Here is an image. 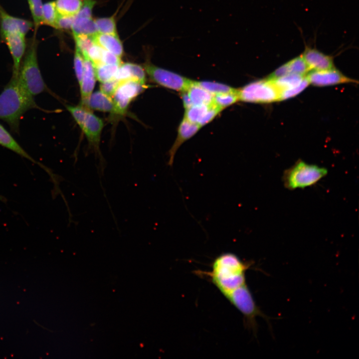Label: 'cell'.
I'll return each instance as SVG.
<instances>
[{
	"instance_id": "33",
	"label": "cell",
	"mask_w": 359,
	"mask_h": 359,
	"mask_svg": "<svg viewBox=\"0 0 359 359\" xmlns=\"http://www.w3.org/2000/svg\"><path fill=\"white\" fill-rule=\"evenodd\" d=\"M84 61V59L82 54L79 50L75 49L74 57V67L76 78L79 85L81 82L83 76Z\"/></svg>"
},
{
	"instance_id": "10",
	"label": "cell",
	"mask_w": 359,
	"mask_h": 359,
	"mask_svg": "<svg viewBox=\"0 0 359 359\" xmlns=\"http://www.w3.org/2000/svg\"><path fill=\"white\" fill-rule=\"evenodd\" d=\"M306 77L310 84L316 86L356 82V80L344 75L335 68L321 71H311L307 74Z\"/></svg>"
},
{
	"instance_id": "25",
	"label": "cell",
	"mask_w": 359,
	"mask_h": 359,
	"mask_svg": "<svg viewBox=\"0 0 359 359\" xmlns=\"http://www.w3.org/2000/svg\"><path fill=\"white\" fill-rule=\"evenodd\" d=\"M196 83L214 95L215 94L235 92L237 89L227 85L216 82L201 81H196Z\"/></svg>"
},
{
	"instance_id": "14",
	"label": "cell",
	"mask_w": 359,
	"mask_h": 359,
	"mask_svg": "<svg viewBox=\"0 0 359 359\" xmlns=\"http://www.w3.org/2000/svg\"><path fill=\"white\" fill-rule=\"evenodd\" d=\"M0 145L13 151L22 157L26 158L33 163L37 164L44 170L49 175L52 181L56 186L58 185L57 177L52 172L44 165L33 159L16 141L11 134L0 124Z\"/></svg>"
},
{
	"instance_id": "7",
	"label": "cell",
	"mask_w": 359,
	"mask_h": 359,
	"mask_svg": "<svg viewBox=\"0 0 359 359\" xmlns=\"http://www.w3.org/2000/svg\"><path fill=\"white\" fill-rule=\"evenodd\" d=\"M144 68L153 82L170 89L183 92L192 83V80L148 62L144 64Z\"/></svg>"
},
{
	"instance_id": "34",
	"label": "cell",
	"mask_w": 359,
	"mask_h": 359,
	"mask_svg": "<svg viewBox=\"0 0 359 359\" xmlns=\"http://www.w3.org/2000/svg\"><path fill=\"white\" fill-rule=\"evenodd\" d=\"M95 3V0H83L82 6L75 16L83 18H92V10Z\"/></svg>"
},
{
	"instance_id": "17",
	"label": "cell",
	"mask_w": 359,
	"mask_h": 359,
	"mask_svg": "<svg viewBox=\"0 0 359 359\" xmlns=\"http://www.w3.org/2000/svg\"><path fill=\"white\" fill-rule=\"evenodd\" d=\"M84 59L83 76L81 82L79 85L81 100L88 98L92 93L97 79L93 64L89 59L85 58Z\"/></svg>"
},
{
	"instance_id": "36",
	"label": "cell",
	"mask_w": 359,
	"mask_h": 359,
	"mask_svg": "<svg viewBox=\"0 0 359 359\" xmlns=\"http://www.w3.org/2000/svg\"><path fill=\"white\" fill-rule=\"evenodd\" d=\"M74 16L61 15L58 14L55 28L61 30H71Z\"/></svg>"
},
{
	"instance_id": "1",
	"label": "cell",
	"mask_w": 359,
	"mask_h": 359,
	"mask_svg": "<svg viewBox=\"0 0 359 359\" xmlns=\"http://www.w3.org/2000/svg\"><path fill=\"white\" fill-rule=\"evenodd\" d=\"M251 265L232 253H223L214 259L211 269L207 274L212 283L230 303L248 287L245 272Z\"/></svg>"
},
{
	"instance_id": "13",
	"label": "cell",
	"mask_w": 359,
	"mask_h": 359,
	"mask_svg": "<svg viewBox=\"0 0 359 359\" xmlns=\"http://www.w3.org/2000/svg\"><path fill=\"white\" fill-rule=\"evenodd\" d=\"M301 56L310 71H321L335 68L333 57L315 48L306 45Z\"/></svg>"
},
{
	"instance_id": "15",
	"label": "cell",
	"mask_w": 359,
	"mask_h": 359,
	"mask_svg": "<svg viewBox=\"0 0 359 359\" xmlns=\"http://www.w3.org/2000/svg\"><path fill=\"white\" fill-rule=\"evenodd\" d=\"M89 110H94L117 114L116 108L112 97L101 91L92 93L86 99L81 100L80 104Z\"/></svg>"
},
{
	"instance_id": "16",
	"label": "cell",
	"mask_w": 359,
	"mask_h": 359,
	"mask_svg": "<svg viewBox=\"0 0 359 359\" xmlns=\"http://www.w3.org/2000/svg\"><path fill=\"white\" fill-rule=\"evenodd\" d=\"M200 128L197 124L191 123L183 118L179 125L176 139L168 153L170 157L168 165L173 166L178 149L185 141L194 136Z\"/></svg>"
},
{
	"instance_id": "31",
	"label": "cell",
	"mask_w": 359,
	"mask_h": 359,
	"mask_svg": "<svg viewBox=\"0 0 359 359\" xmlns=\"http://www.w3.org/2000/svg\"><path fill=\"white\" fill-rule=\"evenodd\" d=\"M105 49L97 43L94 44L88 50L85 58L89 59L94 66L102 64V58Z\"/></svg>"
},
{
	"instance_id": "6",
	"label": "cell",
	"mask_w": 359,
	"mask_h": 359,
	"mask_svg": "<svg viewBox=\"0 0 359 359\" xmlns=\"http://www.w3.org/2000/svg\"><path fill=\"white\" fill-rule=\"evenodd\" d=\"M240 101L255 103H270L280 100V92L268 79L254 81L238 89Z\"/></svg>"
},
{
	"instance_id": "35",
	"label": "cell",
	"mask_w": 359,
	"mask_h": 359,
	"mask_svg": "<svg viewBox=\"0 0 359 359\" xmlns=\"http://www.w3.org/2000/svg\"><path fill=\"white\" fill-rule=\"evenodd\" d=\"M120 83V81L115 78H113L106 82L101 83L100 86V91L107 95L112 97Z\"/></svg>"
},
{
	"instance_id": "3",
	"label": "cell",
	"mask_w": 359,
	"mask_h": 359,
	"mask_svg": "<svg viewBox=\"0 0 359 359\" xmlns=\"http://www.w3.org/2000/svg\"><path fill=\"white\" fill-rule=\"evenodd\" d=\"M36 35L29 41L21 62L18 79L24 88L33 96L49 92L42 78L37 59L38 41Z\"/></svg>"
},
{
	"instance_id": "37",
	"label": "cell",
	"mask_w": 359,
	"mask_h": 359,
	"mask_svg": "<svg viewBox=\"0 0 359 359\" xmlns=\"http://www.w3.org/2000/svg\"><path fill=\"white\" fill-rule=\"evenodd\" d=\"M102 64L119 66L121 64L120 57L105 49L102 58Z\"/></svg>"
},
{
	"instance_id": "19",
	"label": "cell",
	"mask_w": 359,
	"mask_h": 359,
	"mask_svg": "<svg viewBox=\"0 0 359 359\" xmlns=\"http://www.w3.org/2000/svg\"><path fill=\"white\" fill-rule=\"evenodd\" d=\"M186 91L192 105H208L213 103V95L197 85L195 81H192Z\"/></svg>"
},
{
	"instance_id": "22",
	"label": "cell",
	"mask_w": 359,
	"mask_h": 359,
	"mask_svg": "<svg viewBox=\"0 0 359 359\" xmlns=\"http://www.w3.org/2000/svg\"><path fill=\"white\" fill-rule=\"evenodd\" d=\"M55 2L58 14L75 16L79 11L83 0H56Z\"/></svg>"
},
{
	"instance_id": "20",
	"label": "cell",
	"mask_w": 359,
	"mask_h": 359,
	"mask_svg": "<svg viewBox=\"0 0 359 359\" xmlns=\"http://www.w3.org/2000/svg\"><path fill=\"white\" fill-rule=\"evenodd\" d=\"M71 30L73 35L76 34H87L94 35L98 31L94 19L92 18H83L74 16Z\"/></svg>"
},
{
	"instance_id": "28",
	"label": "cell",
	"mask_w": 359,
	"mask_h": 359,
	"mask_svg": "<svg viewBox=\"0 0 359 359\" xmlns=\"http://www.w3.org/2000/svg\"><path fill=\"white\" fill-rule=\"evenodd\" d=\"M119 66L102 64L95 67L96 79L101 83L114 78Z\"/></svg>"
},
{
	"instance_id": "32",
	"label": "cell",
	"mask_w": 359,
	"mask_h": 359,
	"mask_svg": "<svg viewBox=\"0 0 359 359\" xmlns=\"http://www.w3.org/2000/svg\"><path fill=\"white\" fill-rule=\"evenodd\" d=\"M309 84L310 83L306 75L303 81L298 86L291 89L285 90L280 92V100L288 99L295 96H297L301 92H302L308 86Z\"/></svg>"
},
{
	"instance_id": "4",
	"label": "cell",
	"mask_w": 359,
	"mask_h": 359,
	"mask_svg": "<svg viewBox=\"0 0 359 359\" xmlns=\"http://www.w3.org/2000/svg\"><path fill=\"white\" fill-rule=\"evenodd\" d=\"M327 173L326 168L299 161L284 172L283 183L290 190L305 188L316 183Z\"/></svg>"
},
{
	"instance_id": "21",
	"label": "cell",
	"mask_w": 359,
	"mask_h": 359,
	"mask_svg": "<svg viewBox=\"0 0 359 359\" xmlns=\"http://www.w3.org/2000/svg\"><path fill=\"white\" fill-rule=\"evenodd\" d=\"M305 76L306 75L291 74L270 80L280 93L282 91L291 89L298 86Z\"/></svg>"
},
{
	"instance_id": "24",
	"label": "cell",
	"mask_w": 359,
	"mask_h": 359,
	"mask_svg": "<svg viewBox=\"0 0 359 359\" xmlns=\"http://www.w3.org/2000/svg\"><path fill=\"white\" fill-rule=\"evenodd\" d=\"M58 13L56 9L55 1H49L43 5V24L55 28Z\"/></svg>"
},
{
	"instance_id": "27",
	"label": "cell",
	"mask_w": 359,
	"mask_h": 359,
	"mask_svg": "<svg viewBox=\"0 0 359 359\" xmlns=\"http://www.w3.org/2000/svg\"><path fill=\"white\" fill-rule=\"evenodd\" d=\"M288 74H296L305 76L310 71L301 55L285 63Z\"/></svg>"
},
{
	"instance_id": "11",
	"label": "cell",
	"mask_w": 359,
	"mask_h": 359,
	"mask_svg": "<svg viewBox=\"0 0 359 359\" xmlns=\"http://www.w3.org/2000/svg\"><path fill=\"white\" fill-rule=\"evenodd\" d=\"M32 27L34 25L32 21L10 15L0 5L1 38L8 33L14 32H19L26 35Z\"/></svg>"
},
{
	"instance_id": "30",
	"label": "cell",
	"mask_w": 359,
	"mask_h": 359,
	"mask_svg": "<svg viewBox=\"0 0 359 359\" xmlns=\"http://www.w3.org/2000/svg\"><path fill=\"white\" fill-rule=\"evenodd\" d=\"M76 49L79 50L84 57L89 49L95 43L94 35L87 34H76L73 35Z\"/></svg>"
},
{
	"instance_id": "29",
	"label": "cell",
	"mask_w": 359,
	"mask_h": 359,
	"mask_svg": "<svg viewBox=\"0 0 359 359\" xmlns=\"http://www.w3.org/2000/svg\"><path fill=\"white\" fill-rule=\"evenodd\" d=\"M94 22L98 33L117 34L114 16L98 18L94 19Z\"/></svg>"
},
{
	"instance_id": "18",
	"label": "cell",
	"mask_w": 359,
	"mask_h": 359,
	"mask_svg": "<svg viewBox=\"0 0 359 359\" xmlns=\"http://www.w3.org/2000/svg\"><path fill=\"white\" fill-rule=\"evenodd\" d=\"M94 39L95 43L104 49L120 58L122 56L123 46L117 34L97 33L94 35Z\"/></svg>"
},
{
	"instance_id": "2",
	"label": "cell",
	"mask_w": 359,
	"mask_h": 359,
	"mask_svg": "<svg viewBox=\"0 0 359 359\" xmlns=\"http://www.w3.org/2000/svg\"><path fill=\"white\" fill-rule=\"evenodd\" d=\"M39 108L33 96L21 84L18 76H12L0 94V119L6 122L11 130L19 132L20 120L24 114Z\"/></svg>"
},
{
	"instance_id": "9",
	"label": "cell",
	"mask_w": 359,
	"mask_h": 359,
	"mask_svg": "<svg viewBox=\"0 0 359 359\" xmlns=\"http://www.w3.org/2000/svg\"><path fill=\"white\" fill-rule=\"evenodd\" d=\"M1 39L6 44L13 61L12 76H18L22 58L26 49L25 35L19 32L9 33Z\"/></svg>"
},
{
	"instance_id": "12",
	"label": "cell",
	"mask_w": 359,
	"mask_h": 359,
	"mask_svg": "<svg viewBox=\"0 0 359 359\" xmlns=\"http://www.w3.org/2000/svg\"><path fill=\"white\" fill-rule=\"evenodd\" d=\"M221 110L214 105H192L185 109L184 118L200 127L211 122Z\"/></svg>"
},
{
	"instance_id": "5",
	"label": "cell",
	"mask_w": 359,
	"mask_h": 359,
	"mask_svg": "<svg viewBox=\"0 0 359 359\" xmlns=\"http://www.w3.org/2000/svg\"><path fill=\"white\" fill-rule=\"evenodd\" d=\"M77 124L96 151L99 150L100 136L104 126L103 121L90 110L79 105L66 106Z\"/></svg>"
},
{
	"instance_id": "8",
	"label": "cell",
	"mask_w": 359,
	"mask_h": 359,
	"mask_svg": "<svg viewBox=\"0 0 359 359\" xmlns=\"http://www.w3.org/2000/svg\"><path fill=\"white\" fill-rule=\"evenodd\" d=\"M145 84L134 80L121 81L112 97L117 115H124L129 105L146 88Z\"/></svg>"
},
{
	"instance_id": "23",
	"label": "cell",
	"mask_w": 359,
	"mask_h": 359,
	"mask_svg": "<svg viewBox=\"0 0 359 359\" xmlns=\"http://www.w3.org/2000/svg\"><path fill=\"white\" fill-rule=\"evenodd\" d=\"M29 8L31 14L34 25V34L36 32L39 27L43 24L42 0H27Z\"/></svg>"
},
{
	"instance_id": "38",
	"label": "cell",
	"mask_w": 359,
	"mask_h": 359,
	"mask_svg": "<svg viewBox=\"0 0 359 359\" xmlns=\"http://www.w3.org/2000/svg\"><path fill=\"white\" fill-rule=\"evenodd\" d=\"M181 98L185 109L192 106V103L186 91L182 92Z\"/></svg>"
},
{
	"instance_id": "26",
	"label": "cell",
	"mask_w": 359,
	"mask_h": 359,
	"mask_svg": "<svg viewBox=\"0 0 359 359\" xmlns=\"http://www.w3.org/2000/svg\"><path fill=\"white\" fill-rule=\"evenodd\" d=\"M238 89L235 92L213 95V104L222 110L239 101Z\"/></svg>"
}]
</instances>
